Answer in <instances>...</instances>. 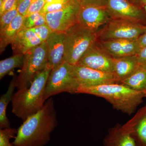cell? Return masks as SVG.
Wrapping results in <instances>:
<instances>
[{
	"label": "cell",
	"mask_w": 146,
	"mask_h": 146,
	"mask_svg": "<svg viewBox=\"0 0 146 146\" xmlns=\"http://www.w3.org/2000/svg\"><path fill=\"white\" fill-rule=\"evenodd\" d=\"M145 10L146 11V5L145 6Z\"/></svg>",
	"instance_id": "cell-37"
},
{
	"label": "cell",
	"mask_w": 146,
	"mask_h": 146,
	"mask_svg": "<svg viewBox=\"0 0 146 146\" xmlns=\"http://www.w3.org/2000/svg\"><path fill=\"white\" fill-rule=\"evenodd\" d=\"M47 65V45L43 42L24 54L23 63L16 80L17 90L29 88L36 76Z\"/></svg>",
	"instance_id": "cell-5"
},
{
	"label": "cell",
	"mask_w": 146,
	"mask_h": 146,
	"mask_svg": "<svg viewBox=\"0 0 146 146\" xmlns=\"http://www.w3.org/2000/svg\"><path fill=\"white\" fill-rule=\"evenodd\" d=\"M94 95L103 98L114 108L131 115L145 98V93L133 90L120 83L107 84L98 86H79L77 94Z\"/></svg>",
	"instance_id": "cell-2"
},
{
	"label": "cell",
	"mask_w": 146,
	"mask_h": 146,
	"mask_svg": "<svg viewBox=\"0 0 146 146\" xmlns=\"http://www.w3.org/2000/svg\"><path fill=\"white\" fill-rule=\"evenodd\" d=\"M140 50L146 46V31L137 40Z\"/></svg>",
	"instance_id": "cell-33"
},
{
	"label": "cell",
	"mask_w": 146,
	"mask_h": 146,
	"mask_svg": "<svg viewBox=\"0 0 146 146\" xmlns=\"http://www.w3.org/2000/svg\"><path fill=\"white\" fill-rule=\"evenodd\" d=\"M17 129L12 143L15 146H45L58 125L52 98L48 99L39 111L24 121Z\"/></svg>",
	"instance_id": "cell-1"
},
{
	"label": "cell",
	"mask_w": 146,
	"mask_h": 146,
	"mask_svg": "<svg viewBox=\"0 0 146 146\" xmlns=\"http://www.w3.org/2000/svg\"><path fill=\"white\" fill-rule=\"evenodd\" d=\"M146 31V26L140 23L123 19H111L99 32L100 41L137 40Z\"/></svg>",
	"instance_id": "cell-7"
},
{
	"label": "cell",
	"mask_w": 146,
	"mask_h": 146,
	"mask_svg": "<svg viewBox=\"0 0 146 146\" xmlns=\"http://www.w3.org/2000/svg\"><path fill=\"white\" fill-rule=\"evenodd\" d=\"M80 5L78 0H70L62 9L45 14L46 24L53 32L65 33L78 23Z\"/></svg>",
	"instance_id": "cell-8"
},
{
	"label": "cell",
	"mask_w": 146,
	"mask_h": 146,
	"mask_svg": "<svg viewBox=\"0 0 146 146\" xmlns=\"http://www.w3.org/2000/svg\"><path fill=\"white\" fill-rule=\"evenodd\" d=\"M128 1H129L130 2L133 3H134V2L136 1V0H127Z\"/></svg>",
	"instance_id": "cell-36"
},
{
	"label": "cell",
	"mask_w": 146,
	"mask_h": 146,
	"mask_svg": "<svg viewBox=\"0 0 146 146\" xmlns=\"http://www.w3.org/2000/svg\"><path fill=\"white\" fill-rule=\"evenodd\" d=\"M46 3V0H32L25 17L33 13H40Z\"/></svg>",
	"instance_id": "cell-27"
},
{
	"label": "cell",
	"mask_w": 146,
	"mask_h": 146,
	"mask_svg": "<svg viewBox=\"0 0 146 146\" xmlns=\"http://www.w3.org/2000/svg\"><path fill=\"white\" fill-rule=\"evenodd\" d=\"M24 55L13 54L10 57L0 61V79L12 72L16 68L22 67L23 63Z\"/></svg>",
	"instance_id": "cell-22"
},
{
	"label": "cell",
	"mask_w": 146,
	"mask_h": 146,
	"mask_svg": "<svg viewBox=\"0 0 146 146\" xmlns=\"http://www.w3.org/2000/svg\"><path fill=\"white\" fill-rule=\"evenodd\" d=\"M111 19H123L141 23L145 15L140 7L127 0H108L106 6Z\"/></svg>",
	"instance_id": "cell-10"
},
{
	"label": "cell",
	"mask_w": 146,
	"mask_h": 146,
	"mask_svg": "<svg viewBox=\"0 0 146 146\" xmlns=\"http://www.w3.org/2000/svg\"><path fill=\"white\" fill-rule=\"evenodd\" d=\"M126 123L130 129L137 146H146V106L139 110Z\"/></svg>",
	"instance_id": "cell-18"
},
{
	"label": "cell",
	"mask_w": 146,
	"mask_h": 146,
	"mask_svg": "<svg viewBox=\"0 0 146 146\" xmlns=\"http://www.w3.org/2000/svg\"><path fill=\"white\" fill-rule=\"evenodd\" d=\"M78 87L74 66L63 61L51 71L45 87L44 99L46 101L52 96L63 92L77 94Z\"/></svg>",
	"instance_id": "cell-6"
},
{
	"label": "cell",
	"mask_w": 146,
	"mask_h": 146,
	"mask_svg": "<svg viewBox=\"0 0 146 146\" xmlns=\"http://www.w3.org/2000/svg\"><path fill=\"white\" fill-rule=\"evenodd\" d=\"M46 24L45 14L42 13H33L25 17L23 28L30 29Z\"/></svg>",
	"instance_id": "cell-23"
},
{
	"label": "cell",
	"mask_w": 146,
	"mask_h": 146,
	"mask_svg": "<svg viewBox=\"0 0 146 146\" xmlns=\"http://www.w3.org/2000/svg\"><path fill=\"white\" fill-rule=\"evenodd\" d=\"M98 44L112 58L136 55L140 50L137 40L100 41Z\"/></svg>",
	"instance_id": "cell-14"
},
{
	"label": "cell",
	"mask_w": 146,
	"mask_h": 146,
	"mask_svg": "<svg viewBox=\"0 0 146 146\" xmlns=\"http://www.w3.org/2000/svg\"><path fill=\"white\" fill-rule=\"evenodd\" d=\"M18 13L17 2L13 8L0 16V30L7 26Z\"/></svg>",
	"instance_id": "cell-25"
},
{
	"label": "cell",
	"mask_w": 146,
	"mask_h": 146,
	"mask_svg": "<svg viewBox=\"0 0 146 146\" xmlns=\"http://www.w3.org/2000/svg\"><path fill=\"white\" fill-rule=\"evenodd\" d=\"M70 1L67 0H46V3H64L68 2Z\"/></svg>",
	"instance_id": "cell-34"
},
{
	"label": "cell",
	"mask_w": 146,
	"mask_h": 146,
	"mask_svg": "<svg viewBox=\"0 0 146 146\" xmlns=\"http://www.w3.org/2000/svg\"><path fill=\"white\" fill-rule=\"evenodd\" d=\"M65 33V61L75 65L88 49L98 39L97 32L77 23Z\"/></svg>",
	"instance_id": "cell-4"
},
{
	"label": "cell",
	"mask_w": 146,
	"mask_h": 146,
	"mask_svg": "<svg viewBox=\"0 0 146 146\" xmlns=\"http://www.w3.org/2000/svg\"><path fill=\"white\" fill-rule=\"evenodd\" d=\"M113 74L119 82L141 67L136 55L112 58Z\"/></svg>",
	"instance_id": "cell-17"
},
{
	"label": "cell",
	"mask_w": 146,
	"mask_h": 146,
	"mask_svg": "<svg viewBox=\"0 0 146 146\" xmlns=\"http://www.w3.org/2000/svg\"><path fill=\"white\" fill-rule=\"evenodd\" d=\"M136 56L140 65L146 66V46L139 50Z\"/></svg>",
	"instance_id": "cell-32"
},
{
	"label": "cell",
	"mask_w": 146,
	"mask_h": 146,
	"mask_svg": "<svg viewBox=\"0 0 146 146\" xmlns=\"http://www.w3.org/2000/svg\"><path fill=\"white\" fill-rule=\"evenodd\" d=\"M76 65L113 74L112 58L96 42L84 53Z\"/></svg>",
	"instance_id": "cell-9"
},
{
	"label": "cell",
	"mask_w": 146,
	"mask_h": 146,
	"mask_svg": "<svg viewBox=\"0 0 146 146\" xmlns=\"http://www.w3.org/2000/svg\"><path fill=\"white\" fill-rule=\"evenodd\" d=\"M103 143L104 146H137L126 123H117L110 129Z\"/></svg>",
	"instance_id": "cell-15"
},
{
	"label": "cell",
	"mask_w": 146,
	"mask_h": 146,
	"mask_svg": "<svg viewBox=\"0 0 146 146\" xmlns=\"http://www.w3.org/2000/svg\"><path fill=\"white\" fill-rule=\"evenodd\" d=\"M73 66L79 87H88L107 84L119 83L114 74L111 73L77 65Z\"/></svg>",
	"instance_id": "cell-11"
},
{
	"label": "cell",
	"mask_w": 146,
	"mask_h": 146,
	"mask_svg": "<svg viewBox=\"0 0 146 146\" xmlns=\"http://www.w3.org/2000/svg\"><path fill=\"white\" fill-rule=\"evenodd\" d=\"M82 6H94L106 7L108 0H78Z\"/></svg>",
	"instance_id": "cell-30"
},
{
	"label": "cell",
	"mask_w": 146,
	"mask_h": 146,
	"mask_svg": "<svg viewBox=\"0 0 146 146\" xmlns=\"http://www.w3.org/2000/svg\"><path fill=\"white\" fill-rule=\"evenodd\" d=\"M111 19L106 7L80 5L78 23L97 32L100 27L106 25Z\"/></svg>",
	"instance_id": "cell-12"
},
{
	"label": "cell",
	"mask_w": 146,
	"mask_h": 146,
	"mask_svg": "<svg viewBox=\"0 0 146 146\" xmlns=\"http://www.w3.org/2000/svg\"><path fill=\"white\" fill-rule=\"evenodd\" d=\"M25 17L18 13L7 26L0 30V52L2 53L11 44L19 32L23 28Z\"/></svg>",
	"instance_id": "cell-19"
},
{
	"label": "cell",
	"mask_w": 146,
	"mask_h": 146,
	"mask_svg": "<svg viewBox=\"0 0 146 146\" xmlns=\"http://www.w3.org/2000/svg\"><path fill=\"white\" fill-rule=\"evenodd\" d=\"M18 0H6L2 6L0 7V16L13 8Z\"/></svg>",
	"instance_id": "cell-31"
},
{
	"label": "cell",
	"mask_w": 146,
	"mask_h": 146,
	"mask_svg": "<svg viewBox=\"0 0 146 146\" xmlns=\"http://www.w3.org/2000/svg\"><path fill=\"white\" fill-rule=\"evenodd\" d=\"M52 70L47 65L36 76L29 88L17 90L13 94L11 111L23 121L44 106L46 102L44 99L45 87Z\"/></svg>",
	"instance_id": "cell-3"
},
{
	"label": "cell",
	"mask_w": 146,
	"mask_h": 146,
	"mask_svg": "<svg viewBox=\"0 0 146 146\" xmlns=\"http://www.w3.org/2000/svg\"><path fill=\"white\" fill-rule=\"evenodd\" d=\"M43 42H46L53 31L46 24L30 29Z\"/></svg>",
	"instance_id": "cell-26"
},
{
	"label": "cell",
	"mask_w": 146,
	"mask_h": 146,
	"mask_svg": "<svg viewBox=\"0 0 146 146\" xmlns=\"http://www.w3.org/2000/svg\"><path fill=\"white\" fill-rule=\"evenodd\" d=\"M64 3H46L41 13H46L55 12L62 9L68 4V2Z\"/></svg>",
	"instance_id": "cell-28"
},
{
	"label": "cell",
	"mask_w": 146,
	"mask_h": 146,
	"mask_svg": "<svg viewBox=\"0 0 146 146\" xmlns=\"http://www.w3.org/2000/svg\"><path fill=\"white\" fill-rule=\"evenodd\" d=\"M135 2L138 3L140 6H145L146 5V0H136Z\"/></svg>",
	"instance_id": "cell-35"
},
{
	"label": "cell",
	"mask_w": 146,
	"mask_h": 146,
	"mask_svg": "<svg viewBox=\"0 0 146 146\" xmlns=\"http://www.w3.org/2000/svg\"><path fill=\"white\" fill-rule=\"evenodd\" d=\"M17 76L13 75L9 84L7 91L0 97V128H7L10 127V123L6 115L7 106L11 101L14 89L16 88V82Z\"/></svg>",
	"instance_id": "cell-20"
},
{
	"label": "cell",
	"mask_w": 146,
	"mask_h": 146,
	"mask_svg": "<svg viewBox=\"0 0 146 146\" xmlns=\"http://www.w3.org/2000/svg\"><path fill=\"white\" fill-rule=\"evenodd\" d=\"M46 42L48 65L52 69L65 61V33L53 32Z\"/></svg>",
	"instance_id": "cell-13"
},
{
	"label": "cell",
	"mask_w": 146,
	"mask_h": 146,
	"mask_svg": "<svg viewBox=\"0 0 146 146\" xmlns=\"http://www.w3.org/2000/svg\"><path fill=\"white\" fill-rule=\"evenodd\" d=\"M17 129L14 128H7L0 129V146H15L10 143V140L15 138Z\"/></svg>",
	"instance_id": "cell-24"
},
{
	"label": "cell",
	"mask_w": 146,
	"mask_h": 146,
	"mask_svg": "<svg viewBox=\"0 0 146 146\" xmlns=\"http://www.w3.org/2000/svg\"><path fill=\"white\" fill-rule=\"evenodd\" d=\"M67 1H70V0H67Z\"/></svg>",
	"instance_id": "cell-38"
},
{
	"label": "cell",
	"mask_w": 146,
	"mask_h": 146,
	"mask_svg": "<svg viewBox=\"0 0 146 146\" xmlns=\"http://www.w3.org/2000/svg\"><path fill=\"white\" fill-rule=\"evenodd\" d=\"M42 42L34 32L23 28L11 43V48L13 54L24 55Z\"/></svg>",
	"instance_id": "cell-16"
},
{
	"label": "cell",
	"mask_w": 146,
	"mask_h": 146,
	"mask_svg": "<svg viewBox=\"0 0 146 146\" xmlns=\"http://www.w3.org/2000/svg\"><path fill=\"white\" fill-rule=\"evenodd\" d=\"M31 1L32 0H18V13L25 17Z\"/></svg>",
	"instance_id": "cell-29"
},
{
	"label": "cell",
	"mask_w": 146,
	"mask_h": 146,
	"mask_svg": "<svg viewBox=\"0 0 146 146\" xmlns=\"http://www.w3.org/2000/svg\"><path fill=\"white\" fill-rule=\"evenodd\" d=\"M131 89L145 93L146 97V66H141L131 75L120 82Z\"/></svg>",
	"instance_id": "cell-21"
}]
</instances>
